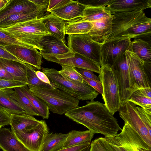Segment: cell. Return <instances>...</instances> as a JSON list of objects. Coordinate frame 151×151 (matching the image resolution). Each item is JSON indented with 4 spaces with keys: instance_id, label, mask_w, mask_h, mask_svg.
Returning <instances> with one entry per match:
<instances>
[{
    "instance_id": "8d00e7d4",
    "label": "cell",
    "mask_w": 151,
    "mask_h": 151,
    "mask_svg": "<svg viewBox=\"0 0 151 151\" xmlns=\"http://www.w3.org/2000/svg\"><path fill=\"white\" fill-rule=\"evenodd\" d=\"M62 69L59 73L65 77L73 80L83 83L84 81L82 76L75 68L67 65H62Z\"/></svg>"
},
{
    "instance_id": "ab89813d",
    "label": "cell",
    "mask_w": 151,
    "mask_h": 151,
    "mask_svg": "<svg viewBox=\"0 0 151 151\" xmlns=\"http://www.w3.org/2000/svg\"><path fill=\"white\" fill-rule=\"evenodd\" d=\"M26 85V83L17 80H6L0 78V90L7 88L20 87Z\"/></svg>"
},
{
    "instance_id": "b9f144b4",
    "label": "cell",
    "mask_w": 151,
    "mask_h": 151,
    "mask_svg": "<svg viewBox=\"0 0 151 151\" xmlns=\"http://www.w3.org/2000/svg\"><path fill=\"white\" fill-rule=\"evenodd\" d=\"M91 142H86L73 146L63 148L57 151H89Z\"/></svg>"
},
{
    "instance_id": "8fae6325",
    "label": "cell",
    "mask_w": 151,
    "mask_h": 151,
    "mask_svg": "<svg viewBox=\"0 0 151 151\" xmlns=\"http://www.w3.org/2000/svg\"><path fill=\"white\" fill-rule=\"evenodd\" d=\"M12 132L30 151H42L45 140L49 133L44 120H40L35 127L29 131Z\"/></svg>"
},
{
    "instance_id": "603a6c76",
    "label": "cell",
    "mask_w": 151,
    "mask_h": 151,
    "mask_svg": "<svg viewBox=\"0 0 151 151\" xmlns=\"http://www.w3.org/2000/svg\"><path fill=\"white\" fill-rule=\"evenodd\" d=\"M47 9H40L33 12L20 13L9 15L0 20V28H6L16 24L44 16Z\"/></svg>"
},
{
    "instance_id": "db71d44e",
    "label": "cell",
    "mask_w": 151,
    "mask_h": 151,
    "mask_svg": "<svg viewBox=\"0 0 151 151\" xmlns=\"http://www.w3.org/2000/svg\"><path fill=\"white\" fill-rule=\"evenodd\" d=\"M2 127L1 125H0V129Z\"/></svg>"
},
{
    "instance_id": "5bb4252c",
    "label": "cell",
    "mask_w": 151,
    "mask_h": 151,
    "mask_svg": "<svg viewBox=\"0 0 151 151\" xmlns=\"http://www.w3.org/2000/svg\"><path fill=\"white\" fill-rule=\"evenodd\" d=\"M131 39L122 37L107 41L101 47V66L105 65L112 66L116 60L127 50H130Z\"/></svg>"
},
{
    "instance_id": "e575fe53",
    "label": "cell",
    "mask_w": 151,
    "mask_h": 151,
    "mask_svg": "<svg viewBox=\"0 0 151 151\" xmlns=\"http://www.w3.org/2000/svg\"><path fill=\"white\" fill-rule=\"evenodd\" d=\"M34 68L31 65L27 64V85L38 87L41 88L53 89L56 88L51 84L45 83L40 80L37 77Z\"/></svg>"
},
{
    "instance_id": "52a82bcc",
    "label": "cell",
    "mask_w": 151,
    "mask_h": 151,
    "mask_svg": "<svg viewBox=\"0 0 151 151\" xmlns=\"http://www.w3.org/2000/svg\"><path fill=\"white\" fill-rule=\"evenodd\" d=\"M111 32L106 37L104 43L114 39L122 37L127 30L140 23L151 21L143 10L115 13L112 14Z\"/></svg>"
},
{
    "instance_id": "e0dca14e",
    "label": "cell",
    "mask_w": 151,
    "mask_h": 151,
    "mask_svg": "<svg viewBox=\"0 0 151 151\" xmlns=\"http://www.w3.org/2000/svg\"><path fill=\"white\" fill-rule=\"evenodd\" d=\"M40 9L44 8L38 7L30 0H9L0 10V20L10 15L30 13Z\"/></svg>"
},
{
    "instance_id": "9a60e30c",
    "label": "cell",
    "mask_w": 151,
    "mask_h": 151,
    "mask_svg": "<svg viewBox=\"0 0 151 151\" xmlns=\"http://www.w3.org/2000/svg\"><path fill=\"white\" fill-rule=\"evenodd\" d=\"M6 50L9 53L24 63L34 68L40 70L42 56L35 48H29L18 45L6 46Z\"/></svg>"
},
{
    "instance_id": "c3c4849f",
    "label": "cell",
    "mask_w": 151,
    "mask_h": 151,
    "mask_svg": "<svg viewBox=\"0 0 151 151\" xmlns=\"http://www.w3.org/2000/svg\"><path fill=\"white\" fill-rule=\"evenodd\" d=\"M0 78L6 80H17L10 73L1 67H0Z\"/></svg>"
},
{
    "instance_id": "d590c367",
    "label": "cell",
    "mask_w": 151,
    "mask_h": 151,
    "mask_svg": "<svg viewBox=\"0 0 151 151\" xmlns=\"http://www.w3.org/2000/svg\"><path fill=\"white\" fill-rule=\"evenodd\" d=\"M128 101L139 106L151 114V98L143 94L138 89L132 94Z\"/></svg>"
},
{
    "instance_id": "f907efd6",
    "label": "cell",
    "mask_w": 151,
    "mask_h": 151,
    "mask_svg": "<svg viewBox=\"0 0 151 151\" xmlns=\"http://www.w3.org/2000/svg\"><path fill=\"white\" fill-rule=\"evenodd\" d=\"M30 1L38 7L42 8H47L49 0H34Z\"/></svg>"
},
{
    "instance_id": "f5cc1de1",
    "label": "cell",
    "mask_w": 151,
    "mask_h": 151,
    "mask_svg": "<svg viewBox=\"0 0 151 151\" xmlns=\"http://www.w3.org/2000/svg\"><path fill=\"white\" fill-rule=\"evenodd\" d=\"M9 0H0V10L7 4Z\"/></svg>"
},
{
    "instance_id": "6da1fadb",
    "label": "cell",
    "mask_w": 151,
    "mask_h": 151,
    "mask_svg": "<svg viewBox=\"0 0 151 151\" xmlns=\"http://www.w3.org/2000/svg\"><path fill=\"white\" fill-rule=\"evenodd\" d=\"M65 115L84 126L94 134L100 133L105 137H114L122 129L105 104L99 101H87L86 105L69 110Z\"/></svg>"
},
{
    "instance_id": "9c48e42d",
    "label": "cell",
    "mask_w": 151,
    "mask_h": 151,
    "mask_svg": "<svg viewBox=\"0 0 151 151\" xmlns=\"http://www.w3.org/2000/svg\"><path fill=\"white\" fill-rule=\"evenodd\" d=\"M112 66L116 72L121 106L129 101L132 94L136 91L132 83L129 60L126 52L120 56Z\"/></svg>"
},
{
    "instance_id": "1f68e13d",
    "label": "cell",
    "mask_w": 151,
    "mask_h": 151,
    "mask_svg": "<svg viewBox=\"0 0 151 151\" xmlns=\"http://www.w3.org/2000/svg\"><path fill=\"white\" fill-rule=\"evenodd\" d=\"M23 93L29 99L32 105L43 119H48L50 114L47 105L42 99L34 95L27 85L20 87Z\"/></svg>"
},
{
    "instance_id": "816d5d0a",
    "label": "cell",
    "mask_w": 151,
    "mask_h": 151,
    "mask_svg": "<svg viewBox=\"0 0 151 151\" xmlns=\"http://www.w3.org/2000/svg\"><path fill=\"white\" fill-rule=\"evenodd\" d=\"M138 89L143 94L151 98V88H139Z\"/></svg>"
},
{
    "instance_id": "4dcf8cb0",
    "label": "cell",
    "mask_w": 151,
    "mask_h": 151,
    "mask_svg": "<svg viewBox=\"0 0 151 151\" xmlns=\"http://www.w3.org/2000/svg\"><path fill=\"white\" fill-rule=\"evenodd\" d=\"M68 134L49 133L45 140L42 151H57L62 149Z\"/></svg>"
},
{
    "instance_id": "f35d334b",
    "label": "cell",
    "mask_w": 151,
    "mask_h": 151,
    "mask_svg": "<svg viewBox=\"0 0 151 151\" xmlns=\"http://www.w3.org/2000/svg\"><path fill=\"white\" fill-rule=\"evenodd\" d=\"M0 45L4 47L11 45H18L33 49L28 45L7 35L0 30Z\"/></svg>"
},
{
    "instance_id": "d6a6232c",
    "label": "cell",
    "mask_w": 151,
    "mask_h": 151,
    "mask_svg": "<svg viewBox=\"0 0 151 151\" xmlns=\"http://www.w3.org/2000/svg\"><path fill=\"white\" fill-rule=\"evenodd\" d=\"M14 88V91L11 97L17 101L26 114L32 116H40L39 113L22 91L20 87H17Z\"/></svg>"
},
{
    "instance_id": "7402d4cb",
    "label": "cell",
    "mask_w": 151,
    "mask_h": 151,
    "mask_svg": "<svg viewBox=\"0 0 151 151\" xmlns=\"http://www.w3.org/2000/svg\"><path fill=\"white\" fill-rule=\"evenodd\" d=\"M92 23L93 26L88 34L93 40L102 45L111 32L112 15L109 18Z\"/></svg>"
},
{
    "instance_id": "cb8c5ba5",
    "label": "cell",
    "mask_w": 151,
    "mask_h": 151,
    "mask_svg": "<svg viewBox=\"0 0 151 151\" xmlns=\"http://www.w3.org/2000/svg\"><path fill=\"white\" fill-rule=\"evenodd\" d=\"M44 24L51 35L65 42V23L64 21L52 13L44 17Z\"/></svg>"
},
{
    "instance_id": "44dd1931",
    "label": "cell",
    "mask_w": 151,
    "mask_h": 151,
    "mask_svg": "<svg viewBox=\"0 0 151 151\" xmlns=\"http://www.w3.org/2000/svg\"><path fill=\"white\" fill-rule=\"evenodd\" d=\"M0 148L3 151H30L6 128L0 129Z\"/></svg>"
},
{
    "instance_id": "681fc988",
    "label": "cell",
    "mask_w": 151,
    "mask_h": 151,
    "mask_svg": "<svg viewBox=\"0 0 151 151\" xmlns=\"http://www.w3.org/2000/svg\"><path fill=\"white\" fill-rule=\"evenodd\" d=\"M35 73L37 77L41 81L46 83L51 84L49 79L43 72L38 70L35 71Z\"/></svg>"
},
{
    "instance_id": "60d3db41",
    "label": "cell",
    "mask_w": 151,
    "mask_h": 151,
    "mask_svg": "<svg viewBox=\"0 0 151 151\" xmlns=\"http://www.w3.org/2000/svg\"><path fill=\"white\" fill-rule=\"evenodd\" d=\"M138 113L146 126L150 133L151 134V114L147 113L142 108L136 106Z\"/></svg>"
},
{
    "instance_id": "f546056e",
    "label": "cell",
    "mask_w": 151,
    "mask_h": 151,
    "mask_svg": "<svg viewBox=\"0 0 151 151\" xmlns=\"http://www.w3.org/2000/svg\"><path fill=\"white\" fill-rule=\"evenodd\" d=\"M145 62L151 63V44L141 39L131 41L130 50Z\"/></svg>"
},
{
    "instance_id": "d4e9b609",
    "label": "cell",
    "mask_w": 151,
    "mask_h": 151,
    "mask_svg": "<svg viewBox=\"0 0 151 151\" xmlns=\"http://www.w3.org/2000/svg\"><path fill=\"white\" fill-rule=\"evenodd\" d=\"M27 64L0 58V67L10 73L17 80L26 83Z\"/></svg>"
},
{
    "instance_id": "4fadbf2b",
    "label": "cell",
    "mask_w": 151,
    "mask_h": 151,
    "mask_svg": "<svg viewBox=\"0 0 151 151\" xmlns=\"http://www.w3.org/2000/svg\"><path fill=\"white\" fill-rule=\"evenodd\" d=\"M125 52L129 60V69L132 86L135 90L151 88V77L145 69L144 61L130 50Z\"/></svg>"
},
{
    "instance_id": "ee69618b",
    "label": "cell",
    "mask_w": 151,
    "mask_h": 151,
    "mask_svg": "<svg viewBox=\"0 0 151 151\" xmlns=\"http://www.w3.org/2000/svg\"><path fill=\"white\" fill-rule=\"evenodd\" d=\"M11 114L0 106V125L2 127L10 125Z\"/></svg>"
},
{
    "instance_id": "f1b7e54d",
    "label": "cell",
    "mask_w": 151,
    "mask_h": 151,
    "mask_svg": "<svg viewBox=\"0 0 151 151\" xmlns=\"http://www.w3.org/2000/svg\"><path fill=\"white\" fill-rule=\"evenodd\" d=\"M66 141L62 148L70 147L87 142H91L94 134L90 130H72L68 133Z\"/></svg>"
},
{
    "instance_id": "7c38bea8",
    "label": "cell",
    "mask_w": 151,
    "mask_h": 151,
    "mask_svg": "<svg viewBox=\"0 0 151 151\" xmlns=\"http://www.w3.org/2000/svg\"><path fill=\"white\" fill-rule=\"evenodd\" d=\"M118 111L120 117L124 123H127L143 140L151 147V134L140 117L136 105L128 101L121 106Z\"/></svg>"
},
{
    "instance_id": "277c9868",
    "label": "cell",
    "mask_w": 151,
    "mask_h": 151,
    "mask_svg": "<svg viewBox=\"0 0 151 151\" xmlns=\"http://www.w3.org/2000/svg\"><path fill=\"white\" fill-rule=\"evenodd\" d=\"M28 87L36 96L42 100L53 113L62 115L78 106L79 100L58 88H41L32 86Z\"/></svg>"
},
{
    "instance_id": "bcb514c9",
    "label": "cell",
    "mask_w": 151,
    "mask_h": 151,
    "mask_svg": "<svg viewBox=\"0 0 151 151\" xmlns=\"http://www.w3.org/2000/svg\"><path fill=\"white\" fill-rule=\"evenodd\" d=\"M0 58L13 60L23 63H25L8 52L4 47L1 45H0Z\"/></svg>"
},
{
    "instance_id": "484cf974",
    "label": "cell",
    "mask_w": 151,
    "mask_h": 151,
    "mask_svg": "<svg viewBox=\"0 0 151 151\" xmlns=\"http://www.w3.org/2000/svg\"><path fill=\"white\" fill-rule=\"evenodd\" d=\"M14 91L13 88L0 90V106L11 114H26L17 101L11 97Z\"/></svg>"
},
{
    "instance_id": "ac0fdd59",
    "label": "cell",
    "mask_w": 151,
    "mask_h": 151,
    "mask_svg": "<svg viewBox=\"0 0 151 151\" xmlns=\"http://www.w3.org/2000/svg\"><path fill=\"white\" fill-rule=\"evenodd\" d=\"M86 6L78 1L72 0L63 6L50 12L64 21L69 22L81 18Z\"/></svg>"
},
{
    "instance_id": "8992f818",
    "label": "cell",
    "mask_w": 151,
    "mask_h": 151,
    "mask_svg": "<svg viewBox=\"0 0 151 151\" xmlns=\"http://www.w3.org/2000/svg\"><path fill=\"white\" fill-rule=\"evenodd\" d=\"M114 151H151L148 146L127 123L121 132L114 137H104Z\"/></svg>"
},
{
    "instance_id": "7dc6e473",
    "label": "cell",
    "mask_w": 151,
    "mask_h": 151,
    "mask_svg": "<svg viewBox=\"0 0 151 151\" xmlns=\"http://www.w3.org/2000/svg\"><path fill=\"white\" fill-rule=\"evenodd\" d=\"M83 79L98 92L102 95L103 93V86L100 81H97L82 76Z\"/></svg>"
},
{
    "instance_id": "3957f363",
    "label": "cell",
    "mask_w": 151,
    "mask_h": 151,
    "mask_svg": "<svg viewBox=\"0 0 151 151\" xmlns=\"http://www.w3.org/2000/svg\"><path fill=\"white\" fill-rule=\"evenodd\" d=\"M41 69L53 86L79 100L92 101L99 94L98 92L85 80L83 83H81L68 78L54 68L42 67Z\"/></svg>"
},
{
    "instance_id": "ba28073f",
    "label": "cell",
    "mask_w": 151,
    "mask_h": 151,
    "mask_svg": "<svg viewBox=\"0 0 151 151\" xmlns=\"http://www.w3.org/2000/svg\"><path fill=\"white\" fill-rule=\"evenodd\" d=\"M101 45L88 34L70 35L68 37V47L71 51L91 59L101 66Z\"/></svg>"
},
{
    "instance_id": "83f0119b",
    "label": "cell",
    "mask_w": 151,
    "mask_h": 151,
    "mask_svg": "<svg viewBox=\"0 0 151 151\" xmlns=\"http://www.w3.org/2000/svg\"><path fill=\"white\" fill-rule=\"evenodd\" d=\"M111 17L112 14L110 12L105 8L87 6L82 17L72 21L92 22L102 20Z\"/></svg>"
},
{
    "instance_id": "7bdbcfd3",
    "label": "cell",
    "mask_w": 151,
    "mask_h": 151,
    "mask_svg": "<svg viewBox=\"0 0 151 151\" xmlns=\"http://www.w3.org/2000/svg\"><path fill=\"white\" fill-rule=\"evenodd\" d=\"M71 1L72 0H49L46 11L50 12L52 10L63 6Z\"/></svg>"
},
{
    "instance_id": "4316f807",
    "label": "cell",
    "mask_w": 151,
    "mask_h": 151,
    "mask_svg": "<svg viewBox=\"0 0 151 151\" xmlns=\"http://www.w3.org/2000/svg\"><path fill=\"white\" fill-rule=\"evenodd\" d=\"M141 39L151 44V21L137 24L128 29L122 37Z\"/></svg>"
},
{
    "instance_id": "836d02e7",
    "label": "cell",
    "mask_w": 151,
    "mask_h": 151,
    "mask_svg": "<svg viewBox=\"0 0 151 151\" xmlns=\"http://www.w3.org/2000/svg\"><path fill=\"white\" fill-rule=\"evenodd\" d=\"M93 26L88 21H71L65 23V33L70 35L88 34Z\"/></svg>"
},
{
    "instance_id": "d6986e66",
    "label": "cell",
    "mask_w": 151,
    "mask_h": 151,
    "mask_svg": "<svg viewBox=\"0 0 151 151\" xmlns=\"http://www.w3.org/2000/svg\"><path fill=\"white\" fill-rule=\"evenodd\" d=\"M40 45L43 49L40 51L41 55L62 54L70 51L65 42L51 35L43 37Z\"/></svg>"
},
{
    "instance_id": "f6af8a7d",
    "label": "cell",
    "mask_w": 151,
    "mask_h": 151,
    "mask_svg": "<svg viewBox=\"0 0 151 151\" xmlns=\"http://www.w3.org/2000/svg\"><path fill=\"white\" fill-rule=\"evenodd\" d=\"M76 70L83 76L97 81H100L99 77L96 76L93 72L88 70L75 68Z\"/></svg>"
},
{
    "instance_id": "74e56055",
    "label": "cell",
    "mask_w": 151,
    "mask_h": 151,
    "mask_svg": "<svg viewBox=\"0 0 151 151\" xmlns=\"http://www.w3.org/2000/svg\"><path fill=\"white\" fill-rule=\"evenodd\" d=\"M89 151H114L104 138L100 137L91 142Z\"/></svg>"
},
{
    "instance_id": "ffe728a7",
    "label": "cell",
    "mask_w": 151,
    "mask_h": 151,
    "mask_svg": "<svg viewBox=\"0 0 151 151\" xmlns=\"http://www.w3.org/2000/svg\"><path fill=\"white\" fill-rule=\"evenodd\" d=\"M10 116V125L12 132L29 131L35 127L40 122L32 116L26 114H12Z\"/></svg>"
},
{
    "instance_id": "5b68a950",
    "label": "cell",
    "mask_w": 151,
    "mask_h": 151,
    "mask_svg": "<svg viewBox=\"0 0 151 151\" xmlns=\"http://www.w3.org/2000/svg\"><path fill=\"white\" fill-rule=\"evenodd\" d=\"M99 77L102 85L104 104L114 115L121 106L116 71L110 65H102Z\"/></svg>"
},
{
    "instance_id": "2e32d148",
    "label": "cell",
    "mask_w": 151,
    "mask_h": 151,
    "mask_svg": "<svg viewBox=\"0 0 151 151\" xmlns=\"http://www.w3.org/2000/svg\"><path fill=\"white\" fill-rule=\"evenodd\" d=\"M151 7V0H112L105 8L112 14L115 13L144 10Z\"/></svg>"
},
{
    "instance_id": "30bf717a",
    "label": "cell",
    "mask_w": 151,
    "mask_h": 151,
    "mask_svg": "<svg viewBox=\"0 0 151 151\" xmlns=\"http://www.w3.org/2000/svg\"><path fill=\"white\" fill-rule=\"evenodd\" d=\"M46 60L62 65L71 66L91 70L99 73L101 66L91 59L82 55L72 52L71 50L62 54L42 55Z\"/></svg>"
},
{
    "instance_id": "7a4b0ae2",
    "label": "cell",
    "mask_w": 151,
    "mask_h": 151,
    "mask_svg": "<svg viewBox=\"0 0 151 151\" xmlns=\"http://www.w3.org/2000/svg\"><path fill=\"white\" fill-rule=\"evenodd\" d=\"M44 17L17 23L0 30L7 35L28 45L33 48L43 49L40 42L44 36L51 35L43 22Z\"/></svg>"
}]
</instances>
